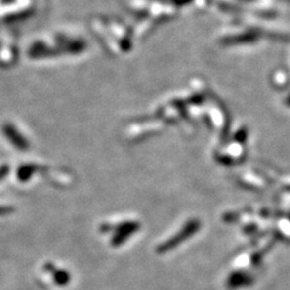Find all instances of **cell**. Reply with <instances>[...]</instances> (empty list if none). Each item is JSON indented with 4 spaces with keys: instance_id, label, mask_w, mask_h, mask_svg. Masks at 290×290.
<instances>
[{
    "instance_id": "7a4b0ae2",
    "label": "cell",
    "mask_w": 290,
    "mask_h": 290,
    "mask_svg": "<svg viewBox=\"0 0 290 290\" xmlns=\"http://www.w3.org/2000/svg\"><path fill=\"white\" fill-rule=\"evenodd\" d=\"M0 1H1L2 4H10V2H12L13 0H0Z\"/></svg>"
},
{
    "instance_id": "6da1fadb",
    "label": "cell",
    "mask_w": 290,
    "mask_h": 290,
    "mask_svg": "<svg viewBox=\"0 0 290 290\" xmlns=\"http://www.w3.org/2000/svg\"><path fill=\"white\" fill-rule=\"evenodd\" d=\"M4 133L6 134V137L9 138L10 140H12L17 146H23L24 145V140L23 138L21 137V134H18V132L16 131L15 127L10 124H4Z\"/></svg>"
}]
</instances>
